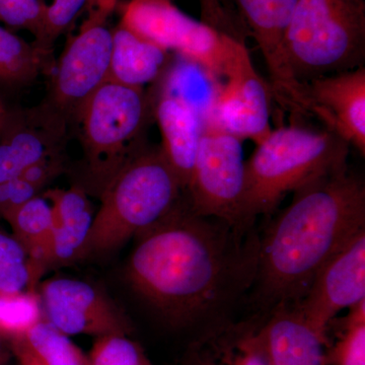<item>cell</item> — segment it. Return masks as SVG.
<instances>
[{"label": "cell", "mask_w": 365, "mask_h": 365, "mask_svg": "<svg viewBox=\"0 0 365 365\" xmlns=\"http://www.w3.org/2000/svg\"><path fill=\"white\" fill-rule=\"evenodd\" d=\"M38 292L0 294V332L11 338L25 335L44 319Z\"/></svg>", "instance_id": "26"}, {"label": "cell", "mask_w": 365, "mask_h": 365, "mask_svg": "<svg viewBox=\"0 0 365 365\" xmlns=\"http://www.w3.org/2000/svg\"><path fill=\"white\" fill-rule=\"evenodd\" d=\"M42 195L51 203L55 225L46 252L44 273L85 258L86 242L96 212L81 184L68 189H46Z\"/></svg>", "instance_id": "18"}, {"label": "cell", "mask_w": 365, "mask_h": 365, "mask_svg": "<svg viewBox=\"0 0 365 365\" xmlns=\"http://www.w3.org/2000/svg\"><path fill=\"white\" fill-rule=\"evenodd\" d=\"M242 143L216 122H204L185 196L197 215L248 230L254 227L245 215L246 160Z\"/></svg>", "instance_id": "8"}, {"label": "cell", "mask_w": 365, "mask_h": 365, "mask_svg": "<svg viewBox=\"0 0 365 365\" xmlns=\"http://www.w3.org/2000/svg\"><path fill=\"white\" fill-rule=\"evenodd\" d=\"M297 0H234L235 9L262 53L274 102L294 118L307 115L304 86L294 78L284 53L285 33Z\"/></svg>", "instance_id": "11"}, {"label": "cell", "mask_w": 365, "mask_h": 365, "mask_svg": "<svg viewBox=\"0 0 365 365\" xmlns=\"http://www.w3.org/2000/svg\"><path fill=\"white\" fill-rule=\"evenodd\" d=\"M71 121L76 122L83 148L88 193L100 195L118 170L146 143L153 121L150 91L107 81L86 98Z\"/></svg>", "instance_id": "5"}, {"label": "cell", "mask_w": 365, "mask_h": 365, "mask_svg": "<svg viewBox=\"0 0 365 365\" xmlns=\"http://www.w3.org/2000/svg\"><path fill=\"white\" fill-rule=\"evenodd\" d=\"M126 278L137 294L173 327L225 319L253 287L260 235L197 215L186 196L136 235Z\"/></svg>", "instance_id": "1"}, {"label": "cell", "mask_w": 365, "mask_h": 365, "mask_svg": "<svg viewBox=\"0 0 365 365\" xmlns=\"http://www.w3.org/2000/svg\"><path fill=\"white\" fill-rule=\"evenodd\" d=\"M88 0H51L45 4L44 25L39 44L45 49L53 50V45L59 37L78 21Z\"/></svg>", "instance_id": "29"}, {"label": "cell", "mask_w": 365, "mask_h": 365, "mask_svg": "<svg viewBox=\"0 0 365 365\" xmlns=\"http://www.w3.org/2000/svg\"><path fill=\"white\" fill-rule=\"evenodd\" d=\"M71 121L43 100L30 108L11 107L0 138V182L21 176L34 163L64 153Z\"/></svg>", "instance_id": "13"}, {"label": "cell", "mask_w": 365, "mask_h": 365, "mask_svg": "<svg viewBox=\"0 0 365 365\" xmlns=\"http://www.w3.org/2000/svg\"><path fill=\"white\" fill-rule=\"evenodd\" d=\"M265 314L210 324L189 346L182 365H271L263 326Z\"/></svg>", "instance_id": "16"}, {"label": "cell", "mask_w": 365, "mask_h": 365, "mask_svg": "<svg viewBox=\"0 0 365 365\" xmlns=\"http://www.w3.org/2000/svg\"><path fill=\"white\" fill-rule=\"evenodd\" d=\"M38 284L39 279L23 245L0 228V294L37 292Z\"/></svg>", "instance_id": "24"}, {"label": "cell", "mask_w": 365, "mask_h": 365, "mask_svg": "<svg viewBox=\"0 0 365 365\" xmlns=\"http://www.w3.org/2000/svg\"><path fill=\"white\" fill-rule=\"evenodd\" d=\"M201 20L218 32L246 42L249 34L240 18L234 0H199Z\"/></svg>", "instance_id": "30"}, {"label": "cell", "mask_w": 365, "mask_h": 365, "mask_svg": "<svg viewBox=\"0 0 365 365\" xmlns=\"http://www.w3.org/2000/svg\"><path fill=\"white\" fill-rule=\"evenodd\" d=\"M309 116L365 155V66L304 85Z\"/></svg>", "instance_id": "15"}, {"label": "cell", "mask_w": 365, "mask_h": 365, "mask_svg": "<svg viewBox=\"0 0 365 365\" xmlns=\"http://www.w3.org/2000/svg\"><path fill=\"white\" fill-rule=\"evenodd\" d=\"M21 337L44 365H88V357L69 336L45 319Z\"/></svg>", "instance_id": "23"}, {"label": "cell", "mask_w": 365, "mask_h": 365, "mask_svg": "<svg viewBox=\"0 0 365 365\" xmlns=\"http://www.w3.org/2000/svg\"><path fill=\"white\" fill-rule=\"evenodd\" d=\"M215 93V122L241 140L258 144L272 131V93L255 68L246 42L235 41Z\"/></svg>", "instance_id": "10"}, {"label": "cell", "mask_w": 365, "mask_h": 365, "mask_svg": "<svg viewBox=\"0 0 365 365\" xmlns=\"http://www.w3.org/2000/svg\"><path fill=\"white\" fill-rule=\"evenodd\" d=\"M88 361V365H153L143 348L122 334L97 338Z\"/></svg>", "instance_id": "27"}, {"label": "cell", "mask_w": 365, "mask_h": 365, "mask_svg": "<svg viewBox=\"0 0 365 365\" xmlns=\"http://www.w3.org/2000/svg\"><path fill=\"white\" fill-rule=\"evenodd\" d=\"M365 299V228L353 235L317 274L297 309L314 326L328 332L342 309Z\"/></svg>", "instance_id": "14"}, {"label": "cell", "mask_w": 365, "mask_h": 365, "mask_svg": "<svg viewBox=\"0 0 365 365\" xmlns=\"http://www.w3.org/2000/svg\"><path fill=\"white\" fill-rule=\"evenodd\" d=\"M185 195L160 145L137 151L100 194L101 205L86 242L85 258L107 255L150 227Z\"/></svg>", "instance_id": "4"}, {"label": "cell", "mask_w": 365, "mask_h": 365, "mask_svg": "<svg viewBox=\"0 0 365 365\" xmlns=\"http://www.w3.org/2000/svg\"><path fill=\"white\" fill-rule=\"evenodd\" d=\"M284 53L300 85L364 66L365 0H297Z\"/></svg>", "instance_id": "6"}, {"label": "cell", "mask_w": 365, "mask_h": 365, "mask_svg": "<svg viewBox=\"0 0 365 365\" xmlns=\"http://www.w3.org/2000/svg\"><path fill=\"white\" fill-rule=\"evenodd\" d=\"M120 0H88L81 23L55 61L45 100L69 121L81 104L108 81L112 51L113 14Z\"/></svg>", "instance_id": "7"}, {"label": "cell", "mask_w": 365, "mask_h": 365, "mask_svg": "<svg viewBox=\"0 0 365 365\" xmlns=\"http://www.w3.org/2000/svg\"><path fill=\"white\" fill-rule=\"evenodd\" d=\"M11 106L7 104L6 98L0 93V138L4 134V128L9 119V112H11Z\"/></svg>", "instance_id": "33"}, {"label": "cell", "mask_w": 365, "mask_h": 365, "mask_svg": "<svg viewBox=\"0 0 365 365\" xmlns=\"http://www.w3.org/2000/svg\"><path fill=\"white\" fill-rule=\"evenodd\" d=\"M14 354L18 359L19 365H44L37 355L31 350L23 337L13 338Z\"/></svg>", "instance_id": "32"}, {"label": "cell", "mask_w": 365, "mask_h": 365, "mask_svg": "<svg viewBox=\"0 0 365 365\" xmlns=\"http://www.w3.org/2000/svg\"><path fill=\"white\" fill-rule=\"evenodd\" d=\"M362 228L364 181L348 165L294 191L292 203L260 235L256 313L299 304L321 268Z\"/></svg>", "instance_id": "2"}, {"label": "cell", "mask_w": 365, "mask_h": 365, "mask_svg": "<svg viewBox=\"0 0 365 365\" xmlns=\"http://www.w3.org/2000/svg\"><path fill=\"white\" fill-rule=\"evenodd\" d=\"M325 365H365V299L341 319L337 340L325 353Z\"/></svg>", "instance_id": "25"}, {"label": "cell", "mask_w": 365, "mask_h": 365, "mask_svg": "<svg viewBox=\"0 0 365 365\" xmlns=\"http://www.w3.org/2000/svg\"><path fill=\"white\" fill-rule=\"evenodd\" d=\"M153 121L160 129L163 157L186 191L200 143L204 122L195 106L155 85L148 88Z\"/></svg>", "instance_id": "17"}, {"label": "cell", "mask_w": 365, "mask_h": 365, "mask_svg": "<svg viewBox=\"0 0 365 365\" xmlns=\"http://www.w3.org/2000/svg\"><path fill=\"white\" fill-rule=\"evenodd\" d=\"M53 50L35 41L28 42L14 31L0 26V86L20 90L32 85L41 76H50L54 68Z\"/></svg>", "instance_id": "21"}, {"label": "cell", "mask_w": 365, "mask_h": 365, "mask_svg": "<svg viewBox=\"0 0 365 365\" xmlns=\"http://www.w3.org/2000/svg\"><path fill=\"white\" fill-rule=\"evenodd\" d=\"M117 11L119 21L141 37L200 67L211 78H222L235 38L191 18L174 0H120Z\"/></svg>", "instance_id": "9"}, {"label": "cell", "mask_w": 365, "mask_h": 365, "mask_svg": "<svg viewBox=\"0 0 365 365\" xmlns=\"http://www.w3.org/2000/svg\"><path fill=\"white\" fill-rule=\"evenodd\" d=\"M108 81L136 90H148L169 71L175 54L146 40L121 21L112 29Z\"/></svg>", "instance_id": "20"}, {"label": "cell", "mask_w": 365, "mask_h": 365, "mask_svg": "<svg viewBox=\"0 0 365 365\" xmlns=\"http://www.w3.org/2000/svg\"><path fill=\"white\" fill-rule=\"evenodd\" d=\"M46 321L67 336L95 337L129 335L131 326L123 312L93 284L71 278H52L41 284Z\"/></svg>", "instance_id": "12"}, {"label": "cell", "mask_w": 365, "mask_h": 365, "mask_svg": "<svg viewBox=\"0 0 365 365\" xmlns=\"http://www.w3.org/2000/svg\"><path fill=\"white\" fill-rule=\"evenodd\" d=\"M4 220L11 225L14 237L26 249L40 280L44 274L46 252L55 225L51 203L41 194L14 209Z\"/></svg>", "instance_id": "22"}, {"label": "cell", "mask_w": 365, "mask_h": 365, "mask_svg": "<svg viewBox=\"0 0 365 365\" xmlns=\"http://www.w3.org/2000/svg\"><path fill=\"white\" fill-rule=\"evenodd\" d=\"M45 2L42 0H0V21L11 31H26L37 44L42 38Z\"/></svg>", "instance_id": "28"}, {"label": "cell", "mask_w": 365, "mask_h": 365, "mask_svg": "<svg viewBox=\"0 0 365 365\" xmlns=\"http://www.w3.org/2000/svg\"><path fill=\"white\" fill-rule=\"evenodd\" d=\"M350 146L328 129L299 123L272 129L246 160L245 215L255 227L269 216L288 192L347 165Z\"/></svg>", "instance_id": "3"}, {"label": "cell", "mask_w": 365, "mask_h": 365, "mask_svg": "<svg viewBox=\"0 0 365 365\" xmlns=\"http://www.w3.org/2000/svg\"><path fill=\"white\" fill-rule=\"evenodd\" d=\"M43 190L23 177L0 182V216L6 217L14 209L20 207L34 197L41 195Z\"/></svg>", "instance_id": "31"}, {"label": "cell", "mask_w": 365, "mask_h": 365, "mask_svg": "<svg viewBox=\"0 0 365 365\" xmlns=\"http://www.w3.org/2000/svg\"><path fill=\"white\" fill-rule=\"evenodd\" d=\"M265 314L263 332L271 365H325L327 333L295 306H280Z\"/></svg>", "instance_id": "19"}]
</instances>
